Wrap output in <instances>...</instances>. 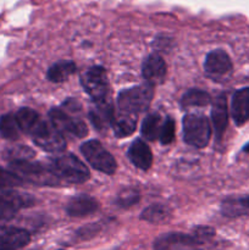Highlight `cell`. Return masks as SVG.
Instances as JSON below:
<instances>
[{
  "label": "cell",
  "instance_id": "obj_11",
  "mask_svg": "<svg viewBox=\"0 0 249 250\" xmlns=\"http://www.w3.org/2000/svg\"><path fill=\"white\" fill-rule=\"evenodd\" d=\"M205 73L215 81H220L228 76L232 71V61L228 54L222 49L210 51L204 61Z\"/></svg>",
  "mask_w": 249,
  "mask_h": 250
},
{
  "label": "cell",
  "instance_id": "obj_7",
  "mask_svg": "<svg viewBox=\"0 0 249 250\" xmlns=\"http://www.w3.org/2000/svg\"><path fill=\"white\" fill-rule=\"evenodd\" d=\"M29 136L32 137L33 142L39 148L48 153H62L66 149V142L62 134L51 125V122L49 124V122L42 120Z\"/></svg>",
  "mask_w": 249,
  "mask_h": 250
},
{
  "label": "cell",
  "instance_id": "obj_15",
  "mask_svg": "<svg viewBox=\"0 0 249 250\" xmlns=\"http://www.w3.org/2000/svg\"><path fill=\"white\" fill-rule=\"evenodd\" d=\"M231 116L237 126L249 121V87L238 89L231 100Z\"/></svg>",
  "mask_w": 249,
  "mask_h": 250
},
{
  "label": "cell",
  "instance_id": "obj_34",
  "mask_svg": "<svg viewBox=\"0 0 249 250\" xmlns=\"http://www.w3.org/2000/svg\"><path fill=\"white\" fill-rule=\"evenodd\" d=\"M60 250H62V249H60Z\"/></svg>",
  "mask_w": 249,
  "mask_h": 250
},
{
  "label": "cell",
  "instance_id": "obj_27",
  "mask_svg": "<svg viewBox=\"0 0 249 250\" xmlns=\"http://www.w3.org/2000/svg\"><path fill=\"white\" fill-rule=\"evenodd\" d=\"M33 150H31L29 148L24 146H17L14 148H10L9 150H6L5 153V158L7 160H10V163L12 161H21V160H29V159L33 156Z\"/></svg>",
  "mask_w": 249,
  "mask_h": 250
},
{
  "label": "cell",
  "instance_id": "obj_25",
  "mask_svg": "<svg viewBox=\"0 0 249 250\" xmlns=\"http://www.w3.org/2000/svg\"><path fill=\"white\" fill-rule=\"evenodd\" d=\"M161 126V117L156 112H151L142 122V134L148 141H155L160 136Z\"/></svg>",
  "mask_w": 249,
  "mask_h": 250
},
{
  "label": "cell",
  "instance_id": "obj_4",
  "mask_svg": "<svg viewBox=\"0 0 249 250\" xmlns=\"http://www.w3.org/2000/svg\"><path fill=\"white\" fill-rule=\"evenodd\" d=\"M183 139L195 148H205L210 141L211 127L207 116L202 114H187L182 120Z\"/></svg>",
  "mask_w": 249,
  "mask_h": 250
},
{
  "label": "cell",
  "instance_id": "obj_1",
  "mask_svg": "<svg viewBox=\"0 0 249 250\" xmlns=\"http://www.w3.org/2000/svg\"><path fill=\"white\" fill-rule=\"evenodd\" d=\"M46 165L55 173L61 183L81 185L89 180V170L87 166L72 154L53 156L49 159Z\"/></svg>",
  "mask_w": 249,
  "mask_h": 250
},
{
  "label": "cell",
  "instance_id": "obj_26",
  "mask_svg": "<svg viewBox=\"0 0 249 250\" xmlns=\"http://www.w3.org/2000/svg\"><path fill=\"white\" fill-rule=\"evenodd\" d=\"M20 133H21V128L14 115L6 114L0 117V134L2 138L15 141L19 138Z\"/></svg>",
  "mask_w": 249,
  "mask_h": 250
},
{
  "label": "cell",
  "instance_id": "obj_28",
  "mask_svg": "<svg viewBox=\"0 0 249 250\" xmlns=\"http://www.w3.org/2000/svg\"><path fill=\"white\" fill-rule=\"evenodd\" d=\"M23 180L10 170L0 167V188H14L23 185Z\"/></svg>",
  "mask_w": 249,
  "mask_h": 250
},
{
  "label": "cell",
  "instance_id": "obj_18",
  "mask_svg": "<svg viewBox=\"0 0 249 250\" xmlns=\"http://www.w3.org/2000/svg\"><path fill=\"white\" fill-rule=\"evenodd\" d=\"M128 159L136 167L148 170L153 164V154L150 148L142 139H136L128 149Z\"/></svg>",
  "mask_w": 249,
  "mask_h": 250
},
{
  "label": "cell",
  "instance_id": "obj_32",
  "mask_svg": "<svg viewBox=\"0 0 249 250\" xmlns=\"http://www.w3.org/2000/svg\"><path fill=\"white\" fill-rule=\"evenodd\" d=\"M156 49L159 50H165L164 46H166V49H168L171 46V39L166 38V37H159V38L155 39V43H154Z\"/></svg>",
  "mask_w": 249,
  "mask_h": 250
},
{
  "label": "cell",
  "instance_id": "obj_33",
  "mask_svg": "<svg viewBox=\"0 0 249 250\" xmlns=\"http://www.w3.org/2000/svg\"><path fill=\"white\" fill-rule=\"evenodd\" d=\"M243 151H244V153H248L249 154V143H247L246 146H243Z\"/></svg>",
  "mask_w": 249,
  "mask_h": 250
},
{
  "label": "cell",
  "instance_id": "obj_17",
  "mask_svg": "<svg viewBox=\"0 0 249 250\" xmlns=\"http://www.w3.org/2000/svg\"><path fill=\"white\" fill-rule=\"evenodd\" d=\"M99 208L94 198L85 194H80L73 197L66 205V214L71 217H83L92 215Z\"/></svg>",
  "mask_w": 249,
  "mask_h": 250
},
{
  "label": "cell",
  "instance_id": "obj_3",
  "mask_svg": "<svg viewBox=\"0 0 249 250\" xmlns=\"http://www.w3.org/2000/svg\"><path fill=\"white\" fill-rule=\"evenodd\" d=\"M153 85L145 82L144 84L122 90L117 97V106L121 112L137 116L148 109L153 100Z\"/></svg>",
  "mask_w": 249,
  "mask_h": 250
},
{
  "label": "cell",
  "instance_id": "obj_13",
  "mask_svg": "<svg viewBox=\"0 0 249 250\" xmlns=\"http://www.w3.org/2000/svg\"><path fill=\"white\" fill-rule=\"evenodd\" d=\"M142 75L146 83L154 87L164 82L166 76V63L159 54H151L144 60L142 66Z\"/></svg>",
  "mask_w": 249,
  "mask_h": 250
},
{
  "label": "cell",
  "instance_id": "obj_2",
  "mask_svg": "<svg viewBox=\"0 0 249 250\" xmlns=\"http://www.w3.org/2000/svg\"><path fill=\"white\" fill-rule=\"evenodd\" d=\"M10 171L16 173L23 182L32 183L37 186H60L61 181L55 173L49 168L48 165H42L39 163H31L29 160L12 161L9 165Z\"/></svg>",
  "mask_w": 249,
  "mask_h": 250
},
{
  "label": "cell",
  "instance_id": "obj_19",
  "mask_svg": "<svg viewBox=\"0 0 249 250\" xmlns=\"http://www.w3.org/2000/svg\"><path fill=\"white\" fill-rule=\"evenodd\" d=\"M221 211L227 217H238L249 215V195L229 198L221 205Z\"/></svg>",
  "mask_w": 249,
  "mask_h": 250
},
{
  "label": "cell",
  "instance_id": "obj_21",
  "mask_svg": "<svg viewBox=\"0 0 249 250\" xmlns=\"http://www.w3.org/2000/svg\"><path fill=\"white\" fill-rule=\"evenodd\" d=\"M136 115L126 114V112L120 111L119 115H115L111 126L117 137H127L133 133L134 129H136Z\"/></svg>",
  "mask_w": 249,
  "mask_h": 250
},
{
  "label": "cell",
  "instance_id": "obj_22",
  "mask_svg": "<svg viewBox=\"0 0 249 250\" xmlns=\"http://www.w3.org/2000/svg\"><path fill=\"white\" fill-rule=\"evenodd\" d=\"M15 117H16V121L19 124L21 131L28 134H31L32 131L43 120L34 110L29 109V107H22V109H20L16 112V115H15Z\"/></svg>",
  "mask_w": 249,
  "mask_h": 250
},
{
  "label": "cell",
  "instance_id": "obj_29",
  "mask_svg": "<svg viewBox=\"0 0 249 250\" xmlns=\"http://www.w3.org/2000/svg\"><path fill=\"white\" fill-rule=\"evenodd\" d=\"M139 200V192L134 188H127V189L122 190L117 197L116 203L119 207L121 208H129L132 205L136 204Z\"/></svg>",
  "mask_w": 249,
  "mask_h": 250
},
{
  "label": "cell",
  "instance_id": "obj_16",
  "mask_svg": "<svg viewBox=\"0 0 249 250\" xmlns=\"http://www.w3.org/2000/svg\"><path fill=\"white\" fill-rule=\"evenodd\" d=\"M211 121L215 136H216L217 141H220L226 131L227 124H228V110H227V102L225 95H219L212 103Z\"/></svg>",
  "mask_w": 249,
  "mask_h": 250
},
{
  "label": "cell",
  "instance_id": "obj_9",
  "mask_svg": "<svg viewBox=\"0 0 249 250\" xmlns=\"http://www.w3.org/2000/svg\"><path fill=\"white\" fill-rule=\"evenodd\" d=\"M49 119H50L51 125L61 134L67 133L78 138L87 136L88 128L84 122L78 116H72L66 112L63 109H59V107L51 109L49 111Z\"/></svg>",
  "mask_w": 249,
  "mask_h": 250
},
{
  "label": "cell",
  "instance_id": "obj_30",
  "mask_svg": "<svg viewBox=\"0 0 249 250\" xmlns=\"http://www.w3.org/2000/svg\"><path fill=\"white\" fill-rule=\"evenodd\" d=\"M173 138H175V121L171 117H166L163 126H161L159 139H160L161 144L167 146L173 141Z\"/></svg>",
  "mask_w": 249,
  "mask_h": 250
},
{
  "label": "cell",
  "instance_id": "obj_14",
  "mask_svg": "<svg viewBox=\"0 0 249 250\" xmlns=\"http://www.w3.org/2000/svg\"><path fill=\"white\" fill-rule=\"evenodd\" d=\"M114 117V106L107 100L95 103L89 110V119L98 131H106L112 125Z\"/></svg>",
  "mask_w": 249,
  "mask_h": 250
},
{
  "label": "cell",
  "instance_id": "obj_5",
  "mask_svg": "<svg viewBox=\"0 0 249 250\" xmlns=\"http://www.w3.org/2000/svg\"><path fill=\"white\" fill-rule=\"evenodd\" d=\"M81 153L95 170L106 175H112L116 171V160L100 142L95 139L85 142L81 146Z\"/></svg>",
  "mask_w": 249,
  "mask_h": 250
},
{
  "label": "cell",
  "instance_id": "obj_31",
  "mask_svg": "<svg viewBox=\"0 0 249 250\" xmlns=\"http://www.w3.org/2000/svg\"><path fill=\"white\" fill-rule=\"evenodd\" d=\"M193 236H194L195 238L203 244L205 241H208V239H210L212 236H214V229L207 226H199L194 229Z\"/></svg>",
  "mask_w": 249,
  "mask_h": 250
},
{
  "label": "cell",
  "instance_id": "obj_23",
  "mask_svg": "<svg viewBox=\"0 0 249 250\" xmlns=\"http://www.w3.org/2000/svg\"><path fill=\"white\" fill-rule=\"evenodd\" d=\"M141 219L151 224H164L171 219V211L165 205L153 204L143 210Z\"/></svg>",
  "mask_w": 249,
  "mask_h": 250
},
{
  "label": "cell",
  "instance_id": "obj_8",
  "mask_svg": "<svg viewBox=\"0 0 249 250\" xmlns=\"http://www.w3.org/2000/svg\"><path fill=\"white\" fill-rule=\"evenodd\" d=\"M34 198L10 188H0V221H10L19 210L33 205Z\"/></svg>",
  "mask_w": 249,
  "mask_h": 250
},
{
  "label": "cell",
  "instance_id": "obj_20",
  "mask_svg": "<svg viewBox=\"0 0 249 250\" xmlns=\"http://www.w3.org/2000/svg\"><path fill=\"white\" fill-rule=\"evenodd\" d=\"M76 63L70 60H61L53 63L46 72V77L50 82L60 83L67 80L76 72Z\"/></svg>",
  "mask_w": 249,
  "mask_h": 250
},
{
  "label": "cell",
  "instance_id": "obj_12",
  "mask_svg": "<svg viewBox=\"0 0 249 250\" xmlns=\"http://www.w3.org/2000/svg\"><path fill=\"white\" fill-rule=\"evenodd\" d=\"M31 236L23 229L0 225V250H17L26 247Z\"/></svg>",
  "mask_w": 249,
  "mask_h": 250
},
{
  "label": "cell",
  "instance_id": "obj_10",
  "mask_svg": "<svg viewBox=\"0 0 249 250\" xmlns=\"http://www.w3.org/2000/svg\"><path fill=\"white\" fill-rule=\"evenodd\" d=\"M154 250H203L202 243L193 234L170 232L158 237L153 243Z\"/></svg>",
  "mask_w": 249,
  "mask_h": 250
},
{
  "label": "cell",
  "instance_id": "obj_6",
  "mask_svg": "<svg viewBox=\"0 0 249 250\" xmlns=\"http://www.w3.org/2000/svg\"><path fill=\"white\" fill-rule=\"evenodd\" d=\"M83 89L93 99V102H104L109 92V80L106 71L102 66H92L81 76Z\"/></svg>",
  "mask_w": 249,
  "mask_h": 250
},
{
  "label": "cell",
  "instance_id": "obj_24",
  "mask_svg": "<svg viewBox=\"0 0 249 250\" xmlns=\"http://www.w3.org/2000/svg\"><path fill=\"white\" fill-rule=\"evenodd\" d=\"M211 103V98L207 92H203L200 89H190L182 95L181 104L182 107H202L207 106Z\"/></svg>",
  "mask_w": 249,
  "mask_h": 250
}]
</instances>
